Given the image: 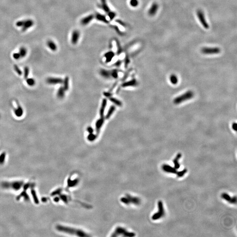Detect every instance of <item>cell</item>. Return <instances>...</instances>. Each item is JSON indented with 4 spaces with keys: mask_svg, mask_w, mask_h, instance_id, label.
<instances>
[{
    "mask_svg": "<svg viewBox=\"0 0 237 237\" xmlns=\"http://www.w3.org/2000/svg\"><path fill=\"white\" fill-rule=\"evenodd\" d=\"M56 229L58 231L61 232L75 235L77 236H80V237L88 236V235H87L83 231L73 228L67 227L62 225H58L56 227Z\"/></svg>",
    "mask_w": 237,
    "mask_h": 237,
    "instance_id": "obj_1",
    "label": "cell"
},
{
    "mask_svg": "<svg viewBox=\"0 0 237 237\" xmlns=\"http://www.w3.org/2000/svg\"><path fill=\"white\" fill-rule=\"evenodd\" d=\"M194 93L192 91H187L183 95L178 96L174 100V103L176 104H180L184 101L192 98L194 97Z\"/></svg>",
    "mask_w": 237,
    "mask_h": 237,
    "instance_id": "obj_2",
    "label": "cell"
},
{
    "mask_svg": "<svg viewBox=\"0 0 237 237\" xmlns=\"http://www.w3.org/2000/svg\"><path fill=\"white\" fill-rule=\"evenodd\" d=\"M34 24V21L32 19H26L19 21L16 23V25L17 27L22 28V31L25 32Z\"/></svg>",
    "mask_w": 237,
    "mask_h": 237,
    "instance_id": "obj_3",
    "label": "cell"
},
{
    "mask_svg": "<svg viewBox=\"0 0 237 237\" xmlns=\"http://www.w3.org/2000/svg\"><path fill=\"white\" fill-rule=\"evenodd\" d=\"M23 184L22 181H15L12 182H4L1 183V186L4 188H11L15 190L20 189Z\"/></svg>",
    "mask_w": 237,
    "mask_h": 237,
    "instance_id": "obj_4",
    "label": "cell"
},
{
    "mask_svg": "<svg viewBox=\"0 0 237 237\" xmlns=\"http://www.w3.org/2000/svg\"><path fill=\"white\" fill-rule=\"evenodd\" d=\"M122 202L126 204L133 203L136 205H138L140 202L141 200L139 198L137 197H133L129 195H127L126 197H124L121 199Z\"/></svg>",
    "mask_w": 237,
    "mask_h": 237,
    "instance_id": "obj_5",
    "label": "cell"
},
{
    "mask_svg": "<svg viewBox=\"0 0 237 237\" xmlns=\"http://www.w3.org/2000/svg\"><path fill=\"white\" fill-rule=\"evenodd\" d=\"M158 212L155 213L152 216V219L154 220H157L162 217L164 215V209L162 202L161 201H159L158 202Z\"/></svg>",
    "mask_w": 237,
    "mask_h": 237,
    "instance_id": "obj_6",
    "label": "cell"
},
{
    "mask_svg": "<svg viewBox=\"0 0 237 237\" xmlns=\"http://www.w3.org/2000/svg\"><path fill=\"white\" fill-rule=\"evenodd\" d=\"M197 16L203 27L206 29H208L209 28V25L206 20L205 16L202 11L198 10L197 11Z\"/></svg>",
    "mask_w": 237,
    "mask_h": 237,
    "instance_id": "obj_7",
    "label": "cell"
},
{
    "mask_svg": "<svg viewBox=\"0 0 237 237\" xmlns=\"http://www.w3.org/2000/svg\"><path fill=\"white\" fill-rule=\"evenodd\" d=\"M122 235L123 236H129V237H133L135 236V234L133 233L129 232L126 231L124 229L121 228H117L114 233L112 235V236H117L118 235Z\"/></svg>",
    "mask_w": 237,
    "mask_h": 237,
    "instance_id": "obj_8",
    "label": "cell"
},
{
    "mask_svg": "<svg viewBox=\"0 0 237 237\" xmlns=\"http://www.w3.org/2000/svg\"><path fill=\"white\" fill-rule=\"evenodd\" d=\"M202 52L206 54H219L220 52V49L218 47H205L202 49Z\"/></svg>",
    "mask_w": 237,
    "mask_h": 237,
    "instance_id": "obj_9",
    "label": "cell"
},
{
    "mask_svg": "<svg viewBox=\"0 0 237 237\" xmlns=\"http://www.w3.org/2000/svg\"><path fill=\"white\" fill-rule=\"evenodd\" d=\"M80 36V33L78 30H75L72 32L71 37V41L73 44H77L79 41V39Z\"/></svg>",
    "mask_w": 237,
    "mask_h": 237,
    "instance_id": "obj_10",
    "label": "cell"
},
{
    "mask_svg": "<svg viewBox=\"0 0 237 237\" xmlns=\"http://www.w3.org/2000/svg\"><path fill=\"white\" fill-rule=\"evenodd\" d=\"M46 82L50 84H62L63 82V80L60 78L48 77L46 79Z\"/></svg>",
    "mask_w": 237,
    "mask_h": 237,
    "instance_id": "obj_11",
    "label": "cell"
},
{
    "mask_svg": "<svg viewBox=\"0 0 237 237\" xmlns=\"http://www.w3.org/2000/svg\"><path fill=\"white\" fill-rule=\"evenodd\" d=\"M95 18L94 15L91 14L83 17L80 20V23L83 25H87L91 22Z\"/></svg>",
    "mask_w": 237,
    "mask_h": 237,
    "instance_id": "obj_12",
    "label": "cell"
},
{
    "mask_svg": "<svg viewBox=\"0 0 237 237\" xmlns=\"http://www.w3.org/2000/svg\"><path fill=\"white\" fill-rule=\"evenodd\" d=\"M221 197L226 201L232 204H234L237 202L236 196H234L232 198L227 193H224L222 194Z\"/></svg>",
    "mask_w": 237,
    "mask_h": 237,
    "instance_id": "obj_13",
    "label": "cell"
},
{
    "mask_svg": "<svg viewBox=\"0 0 237 237\" xmlns=\"http://www.w3.org/2000/svg\"><path fill=\"white\" fill-rule=\"evenodd\" d=\"M162 169L165 172H166V173H169L176 174L177 172L176 169H175V167H173L169 165H163L162 166Z\"/></svg>",
    "mask_w": 237,
    "mask_h": 237,
    "instance_id": "obj_14",
    "label": "cell"
},
{
    "mask_svg": "<svg viewBox=\"0 0 237 237\" xmlns=\"http://www.w3.org/2000/svg\"><path fill=\"white\" fill-rule=\"evenodd\" d=\"M158 5L156 3H154L152 4L151 7L148 11V14L150 16H155L158 11Z\"/></svg>",
    "mask_w": 237,
    "mask_h": 237,
    "instance_id": "obj_15",
    "label": "cell"
},
{
    "mask_svg": "<svg viewBox=\"0 0 237 237\" xmlns=\"http://www.w3.org/2000/svg\"><path fill=\"white\" fill-rule=\"evenodd\" d=\"M94 17L96 19L99 21L104 22L105 23H109V21L108 20L106 16L104 15L101 14V13L98 12L96 13L95 16H94Z\"/></svg>",
    "mask_w": 237,
    "mask_h": 237,
    "instance_id": "obj_16",
    "label": "cell"
},
{
    "mask_svg": "<svg viewBox=\"0 0 237 237\" xmlns=\"http://www.w3.org/2000/svg\"><path fill=\"white\" fill-rule=\"evenodd\" d=\"M99 7L105 12L107 14L111 11L107 3L106 0H101V4L99 5Z\"/></svg>",
    "mask_w": 237,
    "mask_h": 237,
    "instance_id": "obj_17",
    "label": "cell"
},
{
    "mask_svg": "<svg viewBox=\"0 0 237 237\" xmlns=\"http://www.w3.org/2000/svg\"><path fill=\"white\" fill-rule=\"evenodd\" d=\"M16 103L17 105V108H14V111L15 114L17 117H21L22 116L23 113V110L18 101H16Z\"/></svg>",
    "mask_w": 237,
    "mask_h": 237,
    "instance_id": "obj_18",
    "label": "cell"
},
{
    "mask_svg": "<svg viewBox=\"0 0 237 237\" xmlns=\"http://www.w3.org/2000/svg\"><path fill=\"white\" fill-rule=\"evenodd\" d=\"M104 122V118H101L96 121L95 123V127H96V132L98 134L99 133L101 127L103 126Z\"/></svg>",
    "mask_w": 237,
    "mask_h": 237,
    "instance_id": "obj_19",
    "label": "cell"
},
{
    "mask_svg": "<svg viewBox=\"0 0 237 237\" xmlns=\"http://www.w3.org/2000/svg\"><path fill=\"white\" fill-rule=\"evenodd\" d=\"M137 84H138V83L136 79H133L129 81L124 83L122 84V86L123 87H135L137 85Z\"/></svg>",
    "mask_w": 237,
    "mask_h": 237,
    "instance_id": "obj_20",
    "label": "cell"
},
{
    "mask_svg": "<svg viewBox=\"0 0 237 237\" xmlns=\"http://www.w3.org/2000/svg\"><path fill=\"white\" fill-rule=\"evenodd\" d=\"M107 104V100L104 99L102 102L101 107L100 109V116L101 118H104V112Z\"/></svg>",
    "mask_w": 237,
    "mask_h": 237,
    "instance_id": "obj_21",
    "label": "cell"
},
{
    "mask_svg": "<svg viewBox=\"0 0 237 237\" xmlns=\"http://www.w3.org/2000/svg\"><path fill=\"white\" fill-rule=\"evenodd\" d=\"M115 56V53L112 51H109L104 54V57L105 58V62L108 63L110 62Z\"/></svg>",
    "mask_w": 237,
    "mask_h": 237,
    "instance_id": "obj_22",
    "label": "cell"
},
{
    "mask_svg": "<svg viewBox=\"0 0 237 237\" xmlns=\"http://www.w3.org/2000/svg\"><path fill=\"white\" fill-rule=\"evenodd\" d=\"M182 155L181 153H178L176 157L173 160V162L174 164V167L177 170L179 169L180 167V165L179 163V159L181 157Z\"/></svg>",
    "mask_w": 237,
    "mask_h": 237,
    "instance_id": "obj_23",
    "label": "cell"
},
{
    "mask_svg": "<svg viewBox=\"0 0 237 237\" xmlns=\"http://www.w3.org/2000/svg\"><path fill=\"white\" fill-rule=\"evenodd\" d=\"M47 45L48 47H49L51 50L53 51H55L57 50V45L54 41L51 40H48L47 42Z\"/></svg>",
    "mask_w": 237,
    "mask_h": 237,
    "instance_id": "obj_24",
    "label": "cell"
},
{
    "mask_svg": "<svg viewBox=\"0 0 237 237\" xmlns=\"http://www.w3.org/2000/svg\"><path fill=\"white\" fill-rule=\"evenodd\" d=\"M65 90L63 87H61L58 89L57 92V96L58 98L59 99L63 98L65 95Z\"/></svg>",
    "mask_w": 237,
    "mask_h": 237,
    "instance_id": "obj_25",
    "label": "cell"
},
{
    "mask_svg": "<svg viewBox=\"0 0 237 237\" xmlns=\"http://www.w3.org/2000/svg\"><path fill=\"white\" fill-rule=\"evenodd\" d=\"M101 76L105 78H109L110 77L111 72L105 70H101L100 71Z\"/></svg>",
    "mask_w": 237,
    "mask_h": 237,
    "instance_id": "obj_26",
    "label": "cell"
},
{
    "mask_svg": "<svg viewBox=\"0 0 237 237\" xmlns=\"http://www.w3.org/2000/svg\"><path fill=\"white\" fill-rule=\"evenodd\" d=\"M116 109V107L112 105V106H111L109 109H108V112L106 114V116H105V119H108L110 118V117H111V116L112 115V114H113V113L114 112V111Z\"/></svg>",
    "mask_w": 237,
    "mask_h": 237,
    "instance_id": "obj_27",
    "label": "cell"
},
{
    "mask_svg": "<svg viewBox=\"0 0 237 237\" xmlns=\"http://www.w3.org/2000/svg\"><path fill=\"white\" fill-rule=\"evenodd\" d=\"M19 53L21 57L23 58L25 57L27 53V50L26 48L24 47H22L19 49Z\"/></svg>",
    "mask_w": 237,
    "mask_h": 237,
    "instance_id": "obj_28",
    "label": "cell"
},
{
    "mask_svg": "<svg viewBox=\"0 0 237 237\" xmlns=\"http://www.w3.org/2000/svg\"><path fill=\"white\" fill-rule=\"evenodd\" d=\"M63 83L64 84L63 88L65 89V91H67L69 88V78L67 76L65 78L64 80H63Z\"/></svg>",
    "mask_w": 237,
    "mask_h": 237,
    "instance_id": "obj_29",
    "label": "cell"
},
{
    "mask_svg": "<svg viewBox=\"0 0 237 237\" xmlns=\"http://www.w3.org/2000/svg\"><path fill=\"white\" fill-rule=\"evenodd\" d=\"M109 99H110V101H112V103H113L114 104L116 105L117 106H121L122 105V102L116 98H111Z\"/></svg>",
    "mask_w": 237,
    "mask_h": 237,
    "instance_id": "obj_30",
    "label": "cell"
},
{
    "mask_svg": "<svg viewBox=\"0 0 237 237\" xmlns=\"http://www.w3.org/2000/svg\"><path fill=\"white\" fill-rule=\"evenodd\" d=\"M170 81L173 84H176L178 82V78L175 75H172L170 77Z\"/></svg>",
    "mask_w": 237,
    "mask_h": 237,
    "instance_id": "obj_31",
    "label": "cell"
},
{
    "mask_svg": "<svg viewBox=\"0 0 237 237\" xmlns=\"http://www.w3.org/2000/svg\"><path fill=\"white\" fill-rule=\"evenodd\" d=\"M138 0H130V5L133 8H135L138 6L139 4Z\"/></svg>",
    "mask_w": 237,
    "mask_h": 237,
    "instance_id": "obj_32",
    "label": "cell"
},
{
    "mask_svg": "<svg viewBox=\"0 0 237 237\" xmlns=\"http://www.w3.org/2000/svg\"><path fill=\"white\" fill-rule=\"evenodd\" d=\"M27 83L30 86H33L35 84V79L33 78H27L26 79Z\"/></svg>",
    "mask_w": 237,
    "mask_h": 237,
    "instance_id": "obj_33",
    "label": "cell"
},
{
    "mask_svg": "<svg viewBox=\"0 0 237 237\" xmlns=\"http://www.w3.org/2000/svg\"><path fill=\"white\" fill-rule=\"evenodd\" d=\"M187 172V170L186 169H183L182 171L177 172V173H176V174H177V175L178 177H182L183 176L185 175V174H186Z\"/></svg>",
    "mask_w": 237,
    "mask_h": 237,
    "instance_id": "obj_34",
    "label": "cell"
},
{
    "mask_svg": "<svg viewBox=\"0 0 237 237\" xmlns=\"http://www.w3.org/2000/svg\"><path fill=\"white\" fill-rule=\"evenodd\" d=\"M97 137V135H95L93 133H92L89 134L88 136L87 137V139L89 141H92L95 140Z\"/></svg>",
    "mask_w": 237,
    "mask_h": 237,
    "instance_id": "obj_35",
    "label": "cell"
},
{
    "mask_svg": "<svg viewBox=\"0 0 237 237\" xmlns=\"http://www.w3.org/2000/svg\"><path fill=\"white\" fill-rule=\"evenodd\" d=\"M107 15L108 17H109V19L111 20H113L116 17V13L115 12H114L112 11H111L109 12L108 13Z\"/></svg>",
    "mask_w": 237,
    "mask_h": 237,
    "instance_id": "obj_36",
    "label": "cell"
},
{
    "mask_svg": "<svg viewBox=\"0 0 237 237\" xmlns=\"http://www.w3.org/2000/svg\"><path fill=\"white\" fill-rule=\"evenodd\" d=\"M116 45H117V55H120V54H121V53L122 52V51H123L122 49V47H121V45H120V43L119 42V41H116Z\"/></svg>",
    "mask_w": 237,
    "mask_h": 237,
    "instance_id": "obj_37",
    "label": "cell"
},
{
    "mask_svg": "<svg viewBox=\"0 0 237 237\" xmlns=\"http://www.w3.org/2000/svg\"><path fill=\"white\" fill-rule=\"evenodd\" d=\"M14 70L16 71V72L19 75H21L22 74V71L20 70V69H19V67H18V66L16 65H15L14 66Z\"/></svg>",
    "mask_w": 237,
    "mask_h": 237,
    "instance_id": "obj_38",
    "label": "cell"
},
{
    "mask_svg": "<svg viewBox=\"0 0 237 237\" xmlns=\"http://www.w3.org/2000/svg\"><path fill=\"white\" fill-rule=\"evenodd\" d=\"M111 76H112V77L114 78H117L118 77V71L116 70H113L111 72Z\"/></svg>",
    "mask_w": 237,
    "mask_h": 237,
    "instance_id": "obj_39",
    "label": "cell"
},
{
    "mask_svg": "<svg viewBox=\"0 0 237 237\" xmlns=\"http://www.w3.org/2000/svg\"><path fill=\"white\" fill-rule=\"evenodd\" d=\"M5 156H6V153L5 152L2 153L0 155V164H3V163L4 162Z\"/></svg>",
    "mask_w": 237,
    "mask_h": 237,
    "instance_id": "obj_40",
    "label": "cell"
},
{
    "mask_svg": "<svg viewBox=\"0 0 237 237\" xmlns=\"http://www.w3.org/2000/svg\"><path fill=\"white\" fill-rule=\"evenodd\" d=\"M29 74V68L28 67H25L24 68V78L26 79L28 78Z\"/></svg>",
    "mask_w": 237,
    "mask_h": 237,
    "instance_id": "obj_41",
    "label": "cell"
},
{
    "mask_svg": "<svg viewBox=\"0 0 237 237\" xmlns=\"http://www.w3.org/2000/svg\"><path fill=\"white\" fill-rule=\"evenodd\" d=\"M13 57L16 60H18L21 58L19 53H14L13 54Z\"/></svg>",
    "mask_w": 237,
    "mask_h": 237,
    "instance_id": "obj_42",
    "label": "cell"
},
{
    "mask_svg": "<svg viewBox=\"0 0 237 237\" xmlns=\"http://www.w3.org/2000/svg\"><path fill=\"white\" fill-rule=\"evenodd\" d=\"M32 194L33 195V198L34 199V200H35V202L36 203H38V199H37V196H36V193H35V191L34 190H32Z\"/></svg>",
    "mask_w": 237,
    "mask_h": 237,
    "instance_id": "obj_43",
    "label": "cell"
},
{
    "mask_svg": "<svg viewBox=\"0 0 237 237\" xmlns=\"http://www.w3.org/2000/svg\"><path fill=\"white\" fill-rule=\"evenodd\" d=\"M130 62V60L128 56H126L125 58V67H127L129 63Z\"/></svg>",
    "mask_w": 237,
    "mask_h": 237,
    "instance_id": "obj_44",
    "label": "cell"
},
{
    "mask_svg": "<svg viewBox=\"0 0 237 237\" xmlns=\"http://www.w3.org/2000/svg\"><path fill=\"white\" fill-rule=\"evenodd\" d=\"M116 22H118L119 24H120L121 25L123 26L124 27H125V26H126V24H125V23H124V22H122L121 20H117L116 21Z\"/></svg>",
    "mask_w": 237,
    "mask_h": 237,
    "instance_id": "obj_45",
    "label": "cell"
},
{
    "mask_svg": "<svg viewBox=\"0 0 237 237\" xmlns=\"http://www.w3.org/2000/svg\"><path fill=\"white\" fill-rule=\"evenodd\" d=\"M87 130L88 131L89 133H93V132H94V130L91 127V126H89L87 129Z\"/></svg>",
    "mask_w": 237,
    "mask_h": 237,
    "instance_id": "obj_46",
    "label": "cell"
},
{
    "mask_svg": "<svg viewBox=\"0 0 237 237\" xmlns=\"http://www.w3.org/2000/svg\"><path fill=\"white\" fill-rule=\"evenodd\" d=\"M121 63H122V61H121L120 60H118V61H117L116 62V67H120Z\"/></svg>",
    "mask_w": 237,
    "mask_h": 237,
    "instance_id": "obj_47",
    "label": "cell"
},
{
    "mask_svg": "<svg viewBox=\"0 0 237 237\" xmlns=\"http://www.w3.org/2000/svg\"><path fill=\"white\" fill-rule=\"evenodd\" d=\"M104 96H106V97H111V93H110L104 92Z\"/></svg>",
    "mask_w": 237,
    "mask_h": 237,
    "instance_id": "obj_48",
    "label": "cell"
},
{
    "mask_svg": "<svg viewBox=\"0 0 237 237\" xmlns=\"http://www.w3.org/2000/svg\"><path fill=\"white\" fill-rule=\"evenodd\" d=\"M232 128L234 130H236V128H237V124L236 123H233V124H232Z\"/></svg>",
    "mask_w": 237,
    "mask_h": 237,
    "instance_id": "obj_49",
    "label": "cell"
},
{
    "mask_svg": "<svg viewBox=\"0 0 237 237\" xmlns=\"http://www.w3.org/2000/svg\"></svg>",
    "mask_w": 237,
    "mask_h": 237,
    "instance_id": "obj_50",
    "label": "cell"
}]
</instances>
